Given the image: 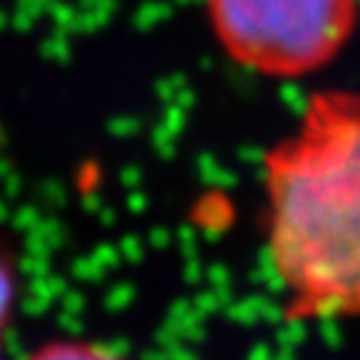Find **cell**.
<instances>
[{
    "label": "cell",
    "instance_id": "cell-3",
    "mask_svg": "<svg viewBox=\"0 0 360 360\" xmlns=\"http://www.w3.org/2000/svg\"><path fill=\"white\" fill-rule=\"evenodd\" d=\"M27 360H126L120 352L94 342H56L32 352Z\"/></svg>",
    "mask_w": 360,
    "mask_h": 360
},
{
    "label": "cell",
    "instance_id": "cell-2",
    "mask_svg": "<svg viewBox=\"0 0 360 360\" xmlns=\"http://www.w3.org/2000/svg\"><path fill=\"white\" fill-rule=\"evenodd\" d=\"M211 16L238 62L270 75H302L342 49L355 0H211Z\"/></svg>",
    "mask_w": 360,
    "mask_h": 360
},
{
    "label": "cell",
    "instance_id": "cell-1",
    "mask_svg": "<svg viewBox=\"0 0 360 360\" xmlns=\"http://www.w3.org/2000/svg\"><path fill=\"white\" fill-rule=\"evenodd\" d=\"M264 257L291 321L360 318V99L315 96L264 158Z\"/></svg>",
    "mask_w": 360,
    "mask_h": 360
},
{
    "label": "cell",
    "instance_id": "cell-4",
    "mask_svg": "<svg viewBox=\"0 0 360 360\" xmlns=\"http://www.w3.org/2000/svg\"><path fill=\"white\" fill-rule=\"evenodd\" d=\"M13 304H16V278H13L11 264L0 254V339L8 331Z\"/></svg>",
    "mask_w": 360,
    "mask_h": 360
}]
</instances>
